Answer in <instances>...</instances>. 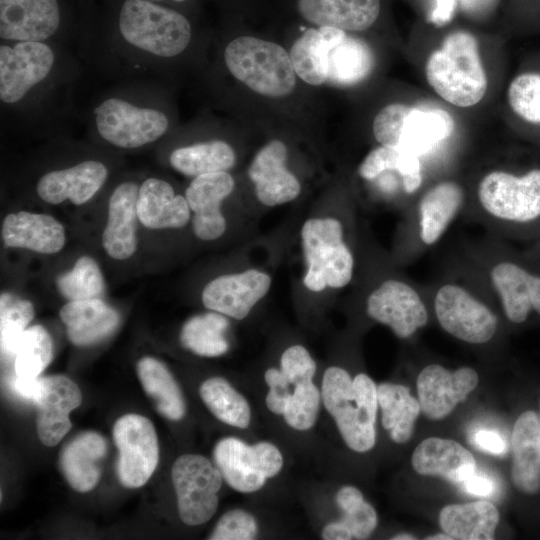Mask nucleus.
Masks as SVG:
<instances>
[{"instance_id":"nucleus-1","label":"nucleus","mask_w":540,"mask_h":540,"mask_svg":"<svg viewBox=\"0 0 540 540\" xmlns=\"http://www.w3.org/2000/svg\"><path fill=\"white\" fill-rule=\"evenodd\" d=\"M193 37L191 22L179 9L150 0H104L99 14L82 12L78 55L114 81H161Z\"/></svg>"},{"instance_id":"nucleus-2","label":"nucleus","mask_w":540,"mask_h":540,"mask_svg":"<svg viewBox=\"0 0 540 540\" xmlns=\"http://www.w3.org/2000/svg\"><path fill=\"white\" fill-rule=\"evenodd\" d=\"M84 63L70 46L0 41L1 126L56 133L80 117L74 94Z\"/></svg>"},{"instance_id":"nucleus-3","label":"nucleus","mask_w":540,"mask_h":540,"mask_svg":"<svg viewBox=\"0 0 540 540\" xmlns=\"http://www.w3.org/2000/svg\"><path fill=\"white\" fill-rule=\"evenodd\" d=\"M166 92L158 80H117L96 94L80 117L98 143L116 150L147 148L174 127Z\"/></svg>"},{"instance_id":"nucleus-4","label":"nucleus","mask_w":540,"mask_h":540,"mask_svg":"<svg viewBox=\"0 0 540 540\" xmlns=\"http://www.w3.org/2000/svg\"><path fill=\"white\" fill-rule=\"evenodd\" d=\"M322 405L334 420L346 446L370 451L376 443L377 385L365 373L353 378L342 367L330 366L322 376Z\"/></svg>"},{"instance_id":"nucleus-5","label":"nucleus","mask_w":540,"mask_h":540,"mask_svg":"<svg viewBox=\"0 0 540 540\" xmlns=\"http://www.w3.org/2000/svg\"><path fill=\"white\" fill-rule=\"evenodd\" d=\"M426 78L435 92L458 107L479 103L487 90V76L476 38L465 31L450 33L430 54Z\"/></svg>"},{"instance_id":"nucleus-6","label":"nucleus","mask_w":540,"mask_h":540,"mask_svg":"<svg viewBox=\"0 0 540 540\" xmlns=\"http://www.w3.org/2000/svg\"><path fill=\"white\" fill-rule=\"evenodd\" d=\"M80 31L81 18L66 0H0V41L70 46Z\"/></svg>"},{"instance_id":"nucleus-7","label":"nucleus","mask_w":540,"mask_h":540,"mask_svg":"<svg viewBox=\"0 0 540 540\" xmlns=\"http://www.w3.org/2000/svg\"><path fill=\"white\" fill-rule=\"evenodd\" d=\"M223 60L232 76L261 95L283 97L295 87L290 56L276 43L240 36L226 45Z\"/></svg>"},{"instance_id":"nucleus-8","label":"nucleus","mask_w":540,"mask_h":540,"mask_svg":"<svg viewBox=\"0 0 540 540\" xmlns=\"http://www.w3.org/2000/svg\"><path fill=\"white\" fill-rule=\"evenodd\" d=\"M301 243L306 271L304 286L311 292L348 285L354 271V258L343 239L341 222L334 217H316L305 221Z\"/></svg>"},{"instance_id":"nucleus-9","label":"nucleus","mask_w":540,"mask_h":540,"mask_svg":"<svg viewBox=\"0 0 540 540\" xmlns=\"http://www.w3.org/2000/svg\"><path fill=\"white\" fill-rule=\"evenodd\" d=\"M454 126L452 116L441 108L392 103L375 116L373 133L381 145L420 157L445 141Z\"/></svg>"},{"instance_id":"nucleus-10","label":"nucleus","mask_w":540,"mask_h":540,"mask_svg":"<svg viewBox=\"0 0 540 540\" xmlns=\"http://www.w3.org/2000/svg\"><path fill=\"white\" fill-rule=\"evenodd\" d=\"M213 461L226 484L242 494L261 490L280 474L284 457L270 441L247 443L239 437H223L213 448Z\"/></svg>"},{"instance_id":"nucleus-11","label":"nucleus","mask_w":540,"mask_h":540,"mask_svg":"<svg viewBox=\"0 0 540 540\" xmlns=\"http://www.w3.org/2000/svg\"><path fill=\"white\" fill-rule=\"evenodd\" d=\"M171 477L181 521L187 526L208 522L218 509L224 481L216 464L200 454H183L173 463Z\"/></svg>"},{"instance_id":"nucleus-12","label":"nucleus","mask_w":540,"mask_h":540,"mask_svg":"<svg viewBox=\"0 0 540 540\" xmlns=\"http://www.w3.org/2000/svg\"><path fill=\"white\" fill-rule=\"evenodd\" d=\"M478 199L497 219L532 221L540 216V169L519 177L504 171L490 172L478 186Z\"/></svg>"},{"instance_id":"nucleus-13","label":"nucleus","mask_w":540,"mask_h":540,"mask_svg":"<svg viewBox=\"0 0 540 540\" xmlns=\"http://www.w3.org/2000/svg\"><path fill=\"white\" fill-rule=\"evenodd\" d=\"M113 438L119 452L117 475L120 482L127 488L143 486L159 460L153 424L142 415L126 414L115 422Z\"/></svg>"},{"instance_id":"nucleus-14","label":"nucleus","mask_w":540,"mask_h":540,"mask_svg":"<svg viewBox=\"0 0 540 540\" xmlns=\"http://www.w3.org/2000/svg\"><path fill=\"white\" fill-rule=\"evenodd\" d=\"M434 310L446 332L468 343H486L497 329L495 314L465 288L455 284L439 288L434 299Z\"/></svg>"},{"instance_id":"nucleus-15","label":"nucleus","mask_w":540,"mask_h":540,"mask_svg":"<svg viewBox=\"0 0 540 540\" xmlns=\"http://www.w3.org/2000/svg\"><path fill=\"white\" fill-rule=\"evenodd\" d=\"M109 165L98 157H83L72 164L55 167L43 172L37 179L35 191L49 204L69 200L82 205L91 200L106 184Z\"/></svg>"},{"instance_id":"nucleus-16","label":"nucleus","mask_w":540,"mask_h":540,"mask_svg":"<svg viewBox=\"0 0 540 540\" xmlns=\"http://www.w3.org/2000/svg\"><path fill=\"white\" fill-rule=\"evenodd\" d=\"M366 313L399 338L410 337L428 322V312L418 292L395 279L384 281L370 293Z\"/></svg>"},{"instance_id":"nucleus-17","label":"nucleus","mask_w":540,"mask_h":540,"mask_svg":"<svg viewBox=\"0 0 540 540\" xmlns=\"http://www.w3.org/2000/svg\"><path fill=\"white\" fill-rule=\"evenodd\" d=\"M271 287L269 274L248 269L211 280L202 291V303L210 311L235 320L245 319Z\"/></svg>"},{"instance_id":"nucleus-18","label":"nucleus","mask_w":540,"mask_h":540,"mask_svg":"<svg viewBox=\"0 0 540 540\" xmlns=\"http://www.w3.org/2000/svg\"><path fill=\"white\" fill-rule=\"evenodd\" d=\"M478 381L477 372L470 367L451 372L438 364L426 366L417 378L421 410L432 420L448 416L459 403L466 400Z\"/></svg>"},{"instance_id":"nucleus-19","label":"nucleus","mask_w":540,"mask_h":540,"mask_svg":"<svg viewBox=\"0 0 540 540\" xmlns=\"http://www.w3.org/2000/svg\"><path fill=\"white\" fill-rule=\"evenodd\" d=\"M82 401L79 387L70 378L54 375L39 378L36 428L40 441L48 447L57 445L71 428L70 412Z\"/></svg>"},{"instance_id":"nucleus-20","label":"nucleus","mask_w":540,"mask_h":540,"mask_svg":"<svg viewBox=\"0 0 540 540\" xmlns=\"http://www.w3.org/2000/svg\"><path fill=\"white\" fill-rule=\"evenodd\" d=\"M235 182L228 171L196 176L185 191L192 217V228L197 238L212 241L226 231L222 202L233 192Z\"/></svg>"},{"instance_id":"nucleus-21","label":"nucleus","mask_w":540,"mask_h":540,"mask_svg":"<svg viewBox=\"0 0 540 540\" xmlns=\"http://www.w3.org/2000/svg\"><path fill=\"white\" fill-rule=\"evenodd\" d=\"M287 148L280 140L263 146L253 158L248 176L255 185V194L265 206H277L298 197L301 186L286 168Z\"/></svg>"},{"instance_id":"nucleus-22","label":"nucleus","mask_w":540,"mask_h":540,"mask_svg":"<svg viewBox=\"0 0 540 540\" xmlns=\"http://www.w3.org/2000/svg\"><path fill=\"white\" fill-rule=\"evenodd\" d=\"M139 187L136 181L125 180L117 184L110 194L102 245L113 259L125 260L136 251Z\"/></svg>"},{"instance_id":"nucleus-23","label":"nucleus","mask_w":540,"mask_h":540,"mask_svg":"<svg viewBox=\"0 0 540 540\" xmlns=\"http://www.w3.org/2000/svg\"><path fill=\"white\" fill-rule=\"evenodd\" d=\"M139 221L150 229L184 227L191 210L185 196L175 193L165 179L148 177L140 184L137 199Z\"/></svg>"},{"instance_id":"nucleus-24","label":"nucleus","mask_w":540,"mask_h":540,"mask_svg":"<svg viewBox=\"0 0 540 540\" xmlns=\"http://www.w3.org/2000/svg\"><path fill=\"white\" fill-rule=\"evenodd\" d=\"M1 233L6 246L42 254L57 253L65 244L63 225L47 214L10 213L3 220Z\"/></svg>"},{"instance_id":"nucleus-25","label":"nucleus","mask_w":540,"mask_h":540,"mask_svg":"<svg viewBox=\"0 0 540 540\" xmlns=\"http://www.w3.org/2000/svg\"><path fill=\"white\" fill-rule=\"evenodd\" d=\"M412 466L421 475L441 476L460 485L476 471L470 451L451 439L431 437L423 440L412 455Z\"/></svg>"},{"instance_id":"nucleus-26","label":"nucleus","mask_w":540,"mask_h":540,"mask_svg":"<svg viewBox=\"0 0 540 540\" xmlns=\"http://www.w3.org/2000/svg\"><path fill=\"white\" fill-rule=\"evenodd\" d=\"M490 277L511 322H524L531 310L540 314L539 276L514 263L501 262L492 268Z\"/></svg>"},{"instance_id":"nucleus-27","label":"nucleus","mask_w":540,"mask_h":540,"mask_svg":"<svg viewBox=\"0 0 540 540\" xmlns=\"http://www.w3.org/2000/svg\"><path fill=\"white\" fill-rule=\"evenodd\" d=\"M380 0H297L300 15L320 27L348 31L371 27L380 13Z\"/></svg>"},{"instance_id":"nucleus-28","label":"nucleus","mask_w":540,"mask_h":540,"mask_svg":"<svg viewBox=\"0 0 540 540\" xmlns=\"http://www.w3.org/2000/svg\"><path fill=\"white\" fill-rule=\"evenodd\" d=\"M514 485L522 492L535 494L540 489V419L533 411L523 412L512 431Z\"/></svg>"},{"instance_id":"nucleus-29","label":"nucleus","mask_w":540,"mask_h":540,"mask_svg":"<svg viewBox=\"0 0 540 540\" xmlns=\"http://www.w3.org/2000/svg\"><path fill=\"white\" fill-rule=\"evenodd\" d=\"M60 318L69 340L78 346L96 343L118 326V312L100 298L69 301L62 306Z\"/></svg>"},{"instance_id":"nucleus-30","label":"nucleus","mask_w":540,"mask_h":540,"mask_svg":"<svg viewBox=\"0 0 540 540\" xmlns=\"http://www.w3.org/2000/svg\"><path fill=\"white\" fill-rule=\"evenodd\" d=\"M107 451L105 439L96 432H84L64 447L60 454V469L78 492L92 490L101 475L100 460Z\"/></svg>"},{"instance_id":"nucleus-31","label":"nucleus","mask_w":540,"mask_h":540,"mask_svg":"<svg viewBox=\"0 0 540 540\" xmlns=\"http://www.w3.org/2000/svg\"><path fill=\"white\" fill-rule=\"evenodd\" d=\"M346 35L344 30L329 26L306 30L294 42L289 53L295 73L311 85L326 82L329 51Z\"/></svg>"},{"instance_id":"nucleus-32","label":"nucleus","mask_w":540,"mask_h":540,"mask_svg":"<svg viewBox=\"0 0 540 540\" xmlns=\"http://www.w3.org/2000/svg\"><path fill=\"white\" fill-rule=\"evenodd\" d=\"M335 502L342 512V517L324 525L320 534L322 539L362 540L374 532L378 524L376 510L364 499L363 493L357 487H340L336 492Z\"/></svg>"},{"instance_id":"nucleus-33","label":"nucleus","mask_w":540,"mask_h":540,"mask_svg":"<svg viewBox=\"0 0 540 540\" xmlns=\"http://www.w3.org/2000/svg\"><path fill=\"white\" fill-rule=\"evenodd\" d=\"M463 200V189L453 181L440 182L423 195L418 213L419 234L424 244L433 245L441 238Z\"/></svg>"},{"instance_id":"nucleus-34","label":"nucleus","mask_w":540,"mask_h":540,"mask_svg":"<svg viewBox=\"0 0 540 540\" xmlns=\"http://www.w3.org/2000/svg\"><path fill=\"white\" fill-rule=\"evenodd\" d=\"M498 523L496 506L485 500L447 505L439 514L442 530L458 540H491Z\"/></svg>"},{"instance_id":"nucleus-35","label":"nucleus","mask_w":540,"mask_h":540,"mask_svg":"<svg viewBox=\"0 0 540 540\" xmlns=\"http://www.w3.org/2000/svg\"><path fill=\"white\" fill-rule=\"evenodd\" d=\"M236 161L232 146L224 140H203L171 149L168 163L175 171L189 177L228 171Z\"/></svg>"},{"instance_id":"nucleus-36","label":"nucleus","mask_w":540,"mask_h":540,"mask_svg":"<svg viewBox=\"0 0 540 540\" xmlns=\"http://www.w3.org/2000/svg\"><path fill=\"white\" fill-rule=\"evenodd\" d=\"M377 399L382 425L391 440L399 444L407 442L421 411L419 401L408 387L387 382L377 385Z\"/></svg>"},{"instance_id":"nucleus-37","label":"nucleus","mask_w":540,"mask_h":540,"mask_svg":"<svg viewBox=\"0 0 540 540\" xmlns=\"http://www.w3.org/2000/svg\"><path fill=\"white\" fill-rule=\"evenodd\" d=\"M139 380L157 411L164 417L178 421L185 415L186 404L182 391L168 370L159 360L144 357L137 363Z\"/></svg>"},{"instance_id":"nucleus-38","label":"nucleus","mask_w":540,"mask_h":540,"mask_svg":"<svg viewBox=\"0 0 540 540\" xmlns=\"http://www.w3.org/2000/svg\"><path fill=\"white\" fill-rule=\"evenodd\" d=\"M373 66L374 57L369 46L346 35L329 51L326 82L339 87L355 85L370 74Z\"/></svg>"},{"instance_id":"nucleus-39","label":"nucleus","mask_w":540,"mask_h":540,"mask_svg":"<svg viewBox=\"0 0 540 540\" xmlns=\"http://www.w3.org/2000/svg\"><path fill=\"white\" fill-rule=\"evenodd\" d=\"M199 395L208 410L222 423L247 429L252 421V409L247 398L229 381L211 377L202 382Z\"/></svg>"},{"instance_id":"nucleus-40","label":"nucleus","mask_w":540,"mask_h":540,"mask_svg":"<svg viewBox=\"0 0 540 540\" xmlns=\"http://www.w3.org/2000/svg\"><path fill=\"white\" fill-rule=\"evenodd\" d=\"M228 317L210 311L189 318L180 332L182 346L202 357H218L229 350L225 333L229 327Z\"/></svg>"},{"instance_id":"nucleus-41","label":"nucleus","mask_w":540,"mask_h":540,"mask_svg":"<svg viewBox=\"0 0 540 540\" xmlns=\"http://www.w3.org/2000/svg\"><path fill=\"white\" fill-rule=\"evenodd\" d=\"M397 171L401 176L402 187L406 193L415 192L422 183L420 157L381 145L372 150L359 166V175L373 180L386 171Z\"/></svg>"},{"instance_id":"nucleus-42","label":"nucleus","mask_w":540,"mask_h":540,"mask_svg":"<svg viewBox=\"0 0 540 540\" xmlns=\"http://www.w3.org/2000/svg\"><path fill=\"white\" fill-rule=\"evenodd\" d=\"M53 345L47 330L34 325L22 334L14 356L15 375L34 380L52 359Z\"/></svg>"},{"instance_id":"nucleus-43","label":"nucleus","mask_w":540,"mask_h":540,"mask_svg":"<svg viewBox=\"0 0 540 540\" xmlns=\"http://www.w3.org/2000/svg\"><path fill=\"white\" fill-rule=\"evenodd\" d=\"M34 317L33 304L14 294L0 297L1 353L6 358L15 356L19 340Z\"/></svg>"},{"instance_id":"nucleus-44","label":"nucleus","mask_w":540,"mask_h":540,"mask_svg":"<svg viewBox=\"0 0 540 540\" xmlns=\"http://www.w3.org/2000/svg\"><path fill=\"white\" fill-rule=\"evenodd\" d=\"M56 285L69 301L100 298L104 291L101 270L97 262L86 255L79 257L70 271L60 275Z\"/></svg>"},{"instance_id":"nucleus-45","label":"nucleus","mask_w":540,"mask_h":540,"mask_svg":"<svg viewBox=\"0 0 540 540\" xmlns=\"http://www.w3.org/2000/svg\"><path fill=\"white\" fill-rule=\"evenodd\" d=\"M321 405V390L314 381L299 382L292 385L282 418L291 429L306 432L315 426Z\"/></svg>"},{"instance_id":"nucleus-46","label":"nucleus","mask_w":540,"mask_h":540,"mask_svg":"<svg viewBox=\"0 0 540 540\" xmlns=\"http://www.w3.org/2000/svg\"><path fill=\"white\" fill-rule=\"evenodd\" d=\"M508 102L522 119L540 123V74L523 73L510 83Z\"/></svg>"},{"instance_id":"nucleus-47","label":"nucleus","mask_w":540,"mask_h":540,"mask_svg":"<svg viewBox=\"0 0 540 540\" xmlns=\"http://www.w3.org/2000/svg\"><path fill=\"white\" fill-rule=\"evenodd\" d=\"M259 534L256 517L245 509H231L217 521L210 540H252Z\"/></svg>"},{"instance_id":"nucleus-48","label":"nucleus","mask_w":540,"mask_h":540,"mask_svg":"<svg viewBox=\"0 0 540 540\" xmlns=\"http://www.w3.org/2000/svg\"><path fill=\"white\" fill-rule=\"evenodd\" d=\"M279 368L288 381L294 385L299 382L313 380L317 371V364L307 348L295 344L287 347L282 352Z\"/></svg>"},{"instance_id":"nucleus-49","label":"nucleus","mask_w":540,"mask_h":540,"mask_svg":"<svg viewBox=\"0 0 540 540\" xmlns=\"http://www.w3.org/2000/svg\"><path fill=\"white\" fill-rule=\"evenodd\" d=\"M264 382L268 388L265 396L267 409L276 416L284 413L292 385L280 368L270 367L264 373Z\"/></svg>"},{"instance_id":"nucleus-50","label":"nucleus","mask_w":540,"mask_h":540,"mask_svg":"<svg viewBox=\"0 0 540 540\" xmlns=\"http://www.w3.org/2000/svg\"><path fill=\"white\" fill-rule=\"evenodd\" d=\"M472 442L477 448L493 455H503L507 450L505 440L493 430L476 431L472 436Z\"/></svg>"},{"instance_id":"nucleus-51","label":"nucleus","mask_w":540,"mask_h":540,"mask_svg":"<svg viewBox=\"0 0 540 540\" xmlns=\"http://www.w3.org/2000/svg\"><path fill=\"white\" fill-rule=\"evenodd\" d=\"M460 486L469 494L487 497L495 492V483L492 479L479 475L476 471L465 479Z\"/></svg>"},{"instance_id":"nucleus-52","label":"nucleus","mask_w":540,"mask_h":540,"mask_svg":"<svg viewBox=\"0 0 540 540\" xmlns=\"http://www.w3.org/2000/svg\"><path fill=\"white\" fill-rule=\"evenodd\" d=\"M457 4V0H435V7L428 17L429 22L439 27L448 24L455 14Z\"/></svg>"},{"instance_id":"nucleus-53","label":"nucleus","mask_w":540,"mask_h":540,"mask_svg":"<svg viewBox=\"0 0 540 540\" xmlns=\"http://www.w3.org/2000/svg\"><path fill=\"white\" fill-rule=\"evenodd\" d=\"M9 386L21 398L34 402L38 394L39 378L30 380L15 375L10 378Z\"/></svg>"},{"instance_id":"nucleus-54","label":"nucleus","mask_w":540,"mask_h":540,"mask_svg":"<svg viewBox=\"0 0 540 540\" xmlns=\"http://www.w3.org/2000/svg\"><path fill=\"white\" fill-rule=\"evenodd\" d=\"M465 14L472 18H482L492 12L498 0H457Z\"/></svg>"},{"instance_id":"nucleus-55","label":"nucleus","mask_w":540,"mask_h":540,"mask_svg":"<svg viewBox=\"0 0 540 540\" xmlns=\"http://www.w3.org/2000/svg\"><path fill=\"white\" fill-rule=\"evenodd\" d=\"M150 1L162 4L165 6L176 8V6L187 3L189 0H150Z\"/></svg>"},{"instance_id":"nucleus-56","label":"nucleus","mask_w":540,"mask_h":540,"mask_svg":"<svg viewBox=\"0 0 540 540\" xmlns=\"http://www.w3.org/2000/svg\"><path fill=\"white\" fill-rule=\"evenodd\" d=\"M426 539H429V540H441V539L451 540L452 538L448 534H446L444 532V534H436V535L427 537Z\"/></svg>"},{"instance_id":"nucleus-57","label":"nucleus","mask_w":540,"mask_h":540,"mask_svg":"<svg viewBox=\"0 0 540 540\" xmlns=\"http://www.w3.org/2000/svg\"><path fill=\"white\" fill-rule=\"evenodd\" d=\"M392 539L393 540H411V539H415V537L409 534H397L394 537H392Z\"/></svg>"},{"instance_id":"nucleus-58","label":"nucleus","mask_w":540,"mask_h":540,"mask_svg":"<svg viewBox=\"0 0 540 540\" xmlns=\"http://www.w3.org/2000/svg\"><path fill=\"white\" fill-rule=\"evenodd\" d=\"M91 1V0H82V6H85L87 4H89L88 2Z\"/></svg>"}]
</instances>
